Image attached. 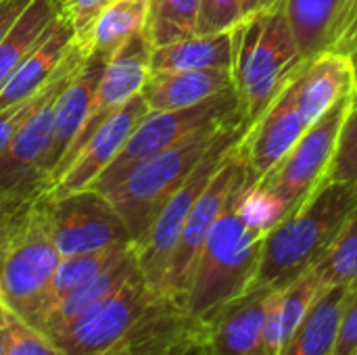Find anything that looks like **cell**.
I'll list each match as a JSON object with an SVG mask.
<instances>
[{
  "mask_svg": "<svg viewBox=\"0 0 357 355\" xmlns=\"http://www.w3.org/2000/svg\"><path fill=\"white\" fill-rule=\"evenodd\" d=\"M356 205V184L324 180L264 236L251 289L280 291L312 270Z\"/></svg>",
  "mask_w": 357,
  "mask_h": 355,
  "instance_id": "1",
  "label": "cell"
},
{
  "mask_svg": "<svg viewBox=\"0 0 357 355\" xmlns=\"http://www.w3.org/2000/svg\"><path fill=\"white\" fill-rule=\"evenodd\" d=\"M232 82L241 115L251 126L303 65L284 2L276 0L232 27Z\"/></svg>",
  "mask_w": 357,
  "mask_h": 355,
  "instance_id": "2",
  "label": "cell"
},
{
  "mask_svg": "<svg viewBox=\"0 0 357 355\" xmlns=\"http://www.w3.org/2000/svg\"><path fill=\"white\" fill-rule=\"evenodd\" d=\"M238 197L213 224L182 303L186 312L203 324L226 303L247 293L257 272L264 236L241 216Z\"/></svg>",
  "mask_w": 357,
  "mask_h": 355,
  "instance_id": "3",
  "label": "cell"
},
{
  "mask_svg": "<svg viewBox=\"0 0 357 355\" xmlns=\"http://www.w3.org/2000/svg\"><path fill=\"white\" fill-rule=\"evenodd\" d=\"M59 264L61 253L48 230V197L42 195L0 228V291L6 308L31 324Z\"/></svg>",
  "mask_w": 357,
  "mask_h": 355,
  "instance_id": "4",
  "label": "cell"
},
{
  "mask_svg": "<svg viewBox=\"0 0 357 355\" xmlns=\"http://www.w3.org/2000/svg\"><path fill=\"white\" fill-rule=\"evenodd\" d=\"M224 123L203 128L182 142L136 163L109 190L102 192L123 220L136 247L146 239L151 226L172 195L205 157Z\"/></svg>",
  "mask_w": 357,
  "mask_h": 355,
  "instance_id": "5",
  "label": "cell"
},
{
  "mask_svg": "<svg viewBox=\"0 0 357 355\" xmlns=\"http://www.w3.org/2000/svg\"><path fill=\"white\" fill-rule=\"evenodd\" d=\"M247 128L249 126L243 121V115H236L218 130L205 157L199 161V165L192 169V174L184 180V184L172 195V199L165 203V207L157 216L155 224L151 226L146 239L136 247L140 272L153 291L163 295L165 278H167L172 257L178 247L182 228H184L197 199L207 188V184L220 169L226 155L238 144V140L243 138Z\"/></svg>",
  "mask_w": 357,
  "mask_h": 355,
  "instance_id": "6",
  "label": "cell"
},
{
  "mask_svg": "<svg viewBox=\"0 0 357 355\" xmlns=\"http://www.w3.org/2000/svg\"><path fill=\"white\" fill-rule=\"evenodd\" d=\"M84 52L75 44L71 50L65 69L56 75V80L48 86L36 109L25 117V121L17 128L8 144L0 153V209L17 211L29 201L48 192V184L40 178L38 167L46 153L52 132V113L54 100L67 80L75 73V69L84 63Z\"/></svg>",
  "mask_w": 357,
  "mask_h": 355,
  "instance_id": "7",
  "label": "cell"
},
{
  "mask_svg": "<svg viewBox=\"0 0 357 355\" xmlns=\"http://www.w3.org/2000/svg\"><path fill=\"white\" fill-rule=\"evenodd\" d=\"M236 115H241V105L234 86L192 107L149 111L144 119L136 126V130L130 134L121 153L113 159V163L98 176V180L90 188L105 192L136 163L182 142L184 138L203 128L224 123Z\"/></svg>",
  "mask_w": 357,
  "mask_h": 355,
  "instance_id": "8",
  "label": "cell"
},
{
  "mask_svg": "<svg viewBox=\"0 0 357 355\" xmlns=\"http://www.w3.org/2000/svg\"><path fill=\"white\" fill-rule=\"evenodd\" d=\"M349 98L351 94L341 98L318 121H314L278 165L255 182V186L276 197L284 213L299 207L326 180Z\"/></svg>",
  "mask_w": 357,
  "mask_h": 355,
  "instance_id": "9",
  "label": "cell"
},
{
  "mask_svg": "<svg viewBox=\"0 0 357 355\" xmlns=\"http://www.w3.org/2000/svg\"><path fill=\"white\" fill-rule=\"evenodd\" d=\"M241 142V140H238ZM249 186V172L245 159L238 151V144L226 155L220 169L207 184V188L197 199L178 241V247L172 257V266L165 278L163 295L184 303V297L190 287V278L201 255V249L226 207Z\"/></svg>",
  "mask_w": 357,
  "mask_h": 355,
  "instance_id": "10",
  "label": "cell"
},
{
  "mask_svg": "<svg viewBox=\"0 0 357 355\" xmlns=\"http://www.w3.org/2000/svg\"><path fill=\"white\" fill-rule=\"evenodd\" d=\"M161 297L138 270L123 287L86 310L52 341L65 355H102L119 345Z\"/></svg>",
  "mask_w": 357,
  "mask_h": 355,
  "instance_id": "11",
  "label": "cell"
},
{
  "mask_svg": "<svg viewBox=\"0 0 357 355\" xmlns=\"http://www.w3.org/2000/svg\"><path fill=\"white\" fill-rule=\"evenodd\" d=\"M48 230L61 257L134 245L119 213L94 188L48 199Z\"/></svg>",
  "mask_w": 357,
  "mask_h": 355,
  "instance_id": "12",
  "label": "cell"
},
{
  "mask_svg": "<svg viewBox=\"0 0 357 355\" xmlns=\"http://www.w3.org/2000/svg\"><path fill=\"white\" fill-rule=\"evenodd\" d=\"M151 54H153V44L146 36V31L136 33L132 40H128L105 65V71L100 75L88 119L84 128L79 130L77 138L56 165L50 186L63 176V172L69 167L73 157L79 153V149L92 138V134L113 115L117 113L130 98L142 92L149 73H151ZM50 190V188H48Z\"/></svg>",
  "mask_w": 357,
  "mask_h": 355,
  "instance_id": "13",
  "label": "cell"
},
{
  "mask_svg": "<svg viewBox=\"0 0 357 355\" xmlns=\"http://www.w3.org/2000/svg\"><path fill=\"white\" fill-rule=\"evenodd\" d=\"M295 73L268 105V109L247 128L238 142V151L249 172V186L274 169L310 128L297 105Z\"/></svg>",
  "mask_w": 357,
  "mask_h": 355,
  "instance_id": "14",
  "label": "cell"
},
{
  "mask_svg": "<svg viewBox=\"0 0 357 355\" xmlns=\"http://www.w3.org/2000/svg\"><path fill=\"white\" fill-rule=\"evenodd\" d=\"M149 111L151 109L142 92L130 98L79 149V153L73 157L69 167L63 172V176L46 192L48 199H61L65 195L90 188L98 180V176L113 163V159L121 153L130 134L136 130V126L144 119Z\"/></svg>",
  "mask_w": 357,
  "mask_h": 355,
  "instance_id": "15",
  "label": "cell"
},
{
  "mask_svg": "<svg viewBox=\"0 0 357 355\" xmlns=\"http://www.w3.org/2000/svg\"><path fill=\"white\" fill-rule=\"evenodd\" d=\"M109 59L100 54H90L84 59V63L75 69V73L67 80L63 90L59 92L54 100V113H52V132L50 142L46 146V153L40 161L38 174L50 188V178L77 138L79 130L84 128L100 75L105 71Z\"/></svg>",
  "mask_w": 357,
  "mask_h": 355,
  "instance_id": "16",
  "label": "cell"
},
{
  "mask_svg": "<svg viewBox=\"0 0 357 355\" xmlns=\"http://www.w3.org/2000/svg\"><path fill=\"white\" fill-rule=\"evenodd\" d=\"M276 291L249 289L205 324L207 355H257L264 322Z\"/></svg>",
  "mask_w": 357,
  "mask_h": 355,
  "instance_id": "17",
  "label": "cell"
},
{
  "mask_svg": "<svg viewBox=\"0 0 357 355\" xmlns=\"http://www.w3.org/2000/svg\"><path fill=\"white\" fill-rule=\"evenodd\" d=\"M75 31L69 19L61 15L54 19L48 36L36 46V50L19 65L10 80L0 90V113L40 94L63 69L69 52L75 48Z\"/></svg>",
  "mask_w": 357,
  "mask_h": 355,
  "instance_id": "18",
  "label": "cell"
},
{
  "mask_svg": "<svg viewBox=\"0 0 357 355\" xmlns=\"http://www.w3.org/2000/svg\"><path fill=\"white\" fill-rule=\"evenodd\" d=\"M356 71L349 56L324 50L295 73V96L307 126L318 121L341 98L356 90Z\"/></svg>",
  "mask_w": 357,
  "mask_h": 355,
  "instance_id": "19",
  "label": "cell"
},
{
  "mask_svg": "<svg viewBox=\"0 0 357 355\" xmlns=\"http://www.w3.org/2000/svg\"><path fill=\"white\" fill-rule=\"evenodd\" d=\"M351 285L322 287L280 355H333Z\"/></svg>",
  "mask_w": 357,
  "mask_h": 355,
  "instance_id": "20",
  "label": "cell"
},
{
  "mask_svg": "<svg viewBox=\"0 0 357 355\" xmlns=\"http://www.w3.org/2000/svg\"><path fill=\"white\" fill-rule=\"evenodd\" d=\"M232 86L230 69L151 71L142 96L151 111H169L199 105Z\"/></svg>",
  "mask_w": 357,
  "mask_h": 355,
  "instance_id": "21",
  "label": "cell"
},
{
  "mask_svg": "<svg viewBox=\"0 0 357 355\" xmlns=\"http://www.w3.org/2000/svg\"><path fill=\"white\" fill-rule=\"evenodd\" d=\"M138 270H140L138 253L134 247L126 257H121L117 264L107 268L102 274H98L90 282L82 285L79 289H75L73 293H69L67 297L56 301L52 308L42 312L31 322V326H36L38 331H42L46 337L52 339L54 335L65 331L73 320H77L86 310H90L92 305H96L98 301H102L105 297L115 293L119 287H123Z\"/></svg>",
  "mask_w": 357,
  "mask_h": 355,
  "instance_id": "22",
  "label": "cell"
},
{
  "mask_svg": "<svg viewBox=\"0 0 357 355\" xmlns=\"http://www.w3.org/2000/svg\"><path fill=\"white\" fill-rule=\"evenodd\" d=\"M232 29L190 36L165 46L153 48L151 71H199L230 69L232 71Z\"/></svg>",
  "mask_w": 357,
  "mask_h": 355,
  "instance_id": "23",
  "label": "cell"
},
{
  "mask_svg": "<svg viewBox=\"0 0 357 355\" xmlns=\"http://www.w3.org/2000/svg\"><path fill=\"white\" fill-rule=\"evenodd\" d=\"M303 63L324 52L339 27L347 0H282Z\"/></svg>",
  "mask_w": 357,
  "mask_h": 355,
  "instance_id": "24",
  "label": "cell"
},
{
  "mask_svg": "<svg viewBox=\"0 0 357 355\" xmlns=\"http://www.w3.org/2000/svg\"><path fill=\"white\" fill-rule=\"evenodd\" d=\"M151 0H109L92 25V31L82 46L84 56L100 54L111 59L128 40L144 31Z\"/></svg>",
  "mask_w": 357,
  "mask_h": 355,
  "instance_id": "25",
  "label": "cell"
},
{
  "mask_svg": "<svg viewBox=\"0 0 357 355\" xmlns=\"http://www.w3.org/2000/svg\"><path fill=\"white\" fill-rule=\"evenodd\" d=\"M61 10V0H33L25 8L21 19L0 42V90L19 69V65L48 36Z\"/></svg>",
  "mask_w": 357,
  "mask_h": 355,
  "instance_id": "26",
  "label": "cell"
},
{
  "mask_svg": "<svg viewBox=\"0 0 357 355\" xmlns=\"http://www.w3.org/2000/svg\"><path fill=\"white\" fill-rule=\"evenodd\" d=\"M134 247L136 245H117V247H109V249H100V251L61 257V264H59V268L54 272V278H52L50 287H48L46 301H44V308L40 310V314L46 312L48 308H52L56 301H61L69 293H73L75 289H79L82 285H86L92 278H96L98 274H102L107 268H111L121 257H126Z\"/></svg>",
  "mask_w": 357,
  "mask_h": 355,
  "instance_id": "27",
  "label": "cell"
},
{
  "mask_svg": "<svg viewBox=\"0 0 357 355\" xmlns=\"http://www.w3.org/2000/svg\"><path fill=\"white\" fill-rule=\"evenodd\" d=\"M201 0H151L146 36L153 44L165 46L190 36H197Z\"/></svg>",
  "mask_w": 357,
  "mask_h": 355,
  "instance_id": "28",
  "label": "cell"
},
{
  "mask_svg": "<svg viewBox=\"0 0 357 355\" xmlns=\"http://www.w3.org/2000/svg\"><path fill=\"white\" fill-rule=\"evenodd\" d=\"M312 270L318 274L322 287L357 282V205Z\"/></svg>",
  "mask_w": 357,
  "mask_h": 355,
  "instance_id": "29",
  "label": "cell"
},
{
  "mask_svg": "<svg viewBox=\"0 0 357 355\" xmlns=\"http://www.w3.org/2000/svg\"><path fill=\"white\" fill-rule=\"evenodd\" d=\"M0 339L4 355H65L50 337L19 318L8 308L0 326Z\"/></svg>",
  "mask_w": 357,
  "mask_h": 355,
  "instance_id": "30",
  "label": "cell"
},
{
  "mask_svg": "<svg viewBox=\"0 0 357 355\" xmlns=\"http://www.w3.org/2000/svg\"><path fill=\"white\" fill-rule=\"evenodd\" d=\"M326 180L357 186V86L349 98V107L339 132L335 157L328 167Z\"/></svg>",
  "mask_w": 357,
  "mask_h": 355,
  "instance_id": "31",
  "label": "cell"
},
{
  "mask_svg": "<svg viewBox=\"0 0 357 355\" xmlns=\"http://www.w3.org/2000/svg\"><path fill=\"white\" fill-rule=\"evenodd\" d=\"M243 19V0H201L197 33L209 36L232 29Z\"/></svg>",
  "mask_w": 357,
  "mask_h": 355,
  "instance_id": "32",
  "label": "cell"
},
{
  "mask_svg": "<svg viewBox=\"0 0 357 355\" xmlns=\"http://www.w3.org/2000/svg\"><path fill=\"white\" fill-rule=\"evenodd\" d=\"M109 4V0H61L63 15L69 19L73 31H75V42L82 48L92 31L94 21L98 19L100 10Z\"/></svg>",
  "mask_w": 357,
  "mask_h": 355,
  "instance_id": "33",
  "label": "cell"
},
{
  "mask_svg": "<svg viewBox=\"0 0 357 355\" xmlns=\"http://www.w3.org/2000/svg\"><path fill=\"white\" fill-rule=\"evenodd\" d=\"M326 50L341 52L349 59L357 52V0H347L337 33Z\"/></svg>",
  "mask_w": 357,
  "mask_h": 355,
  "instance_id": "34",
  "label": "cell"
},
{
  "mask_svg": "<svg viewBox=\"0 0 357 355\" xmlns=\"http://www.w3.org/2000/svg\"><path fill=\"white\" fill-rule=\"evenodd\" d=\"M357 349V282L351 285L349 299L345 305L339 341L333 355H354Z\"/></svg>",
  "mask_w": 357,
  "mask_h": 355,
  "instance_id": "35",
  "label": "cell"
},
{
  "mask_svg": "<svg viewBox=\"0 0 357 355\" xmlns=\"http://www.w3.org/2000/svg\"><path fill=\"white\" fill-rule=\"evenodd\" d=\"M71 54V52H69ZM69 59V56H67ZM65 65H67V61H65ZM65 65H63V69H65ZM61 69V71H63ZM56 80V77H54ZM52 80V82H54ZM50 82V84H52ZM48 84V86H50ZM48 86L40 92V94H36L33 98H29V100H25V103H21V105H17V107H13V109H8V111H4V113H0V153H2V149L8 144V140L13 138V134L17 132V128L25 121V117L36 109V105L40 103V98L44 96V92L48 90Z\"/></svg>",
  "mask_w": 357,
  "mask_h": 355,
  "instance_id": "36",
  "label": "cell"
},
{
  "mask_svg": "<svg viewBox=\"0 0 357 355\" xmlns=\"http://www.w3.org/2000/svg\"><path fill=\"white\" fill-rule=\"evenodd\" d=\"M31 2L33 0H0V42L8 36Z\"/></svg>",
  "mask_w": 357,
  "mask_h": 355,
  "instance_id": "37",
  "label": "cell"
},
{
  "mask_svg": "<svg viewBox=\"0 0 357 355\" xmlns=\"http://www.w3.org/2000/svg\"><path fill=\"white\" fill-rule=\"evenodd\" d=\"M272 2H276V0H243V17L255 13V10H259L264 6H268Z\"/></svg>",
  "mask_w": 357,
  "mask_h": 355,
  "instance_id": "38",
  "label": "cell"
},
{
  "mask_svg": "<svg viewBox=\"0 0 357 355\" xmlns=\"http://www.w3.org/2000/svg\"><path fill=\"white\" fill-rule=\"evenodd\" d=\"M102 355H132L126 347H121V345H115L113 349H109V352H105Z\"/></svg>",
  "mask_w": 357,
  "mask_h": 355,
  "instance_id": "39",
  "label": "cell"
},
{
  "mask_svg": "<svg viewBox=\"0 0 357 355\" xmlns=\"http://www.w3.org/2000/svg\"><path fill=\"white\" fill-rule=\"evenodd\" d=\"M4 314H6V303H4V297H2V291H0V326L4 322Z\"/></svg>",
  "mask_w": 357,
  "mask_h": 355,
  "instance_id": "40",
  "label": "cell"
},
{
  "mask_svg": "<svg viewBox=\"0 0 357 355\" xmlns=\"http://www.w3.org/2000/svg\"><path fill=\"white\" fill-rule=\"evenodd\" d=\"M19 209H21V207H19ZM13 213H15V211H10V213H8V211H2V209H0V228L4 226V222H6Z\"/></svg>",
  "mask_w": 357,
  "mask_h": 355,
  "instance_id": "41",
  "label": "cell"
},
{
  "mask_svg": "<svg viewBox=\"0 0 357 355\" xmlns=\"http://www.w3.org/2000/svg\"><path fill=\"white\" fill-rule=\"evenodd\" d=\"M351 63H354V71H356V82H357V52L351 56Z\"/></svg>",
  "mask_w": 357,
  "mask_h": 355,
  "instance_id": "42",
  "label": "cell"
},
{
  "mask_svg": "<svg viewBox=\"0 0 357 355\" xmlns=\"http://www.w3.org/2000/svg\"><path fill=\"white\" fill-rule=\"evenodd\" d=\"M0 355H4V349H2V339H0Z\"/></svg>",
  "mask_w": 357,
  "mask_h": 355,
  "instance_id": "43",
  "label": "cell"
},
{
  "mask_svg": "<svg viewBox=\"0 0 357 355\" xmlns=\"http://www.w3.org/2000/svg\"><path fill=\"white\" fill-rule=\"evenodd\" d=\"M354 355H357V349H356V354H354Z\"/></svg>",
  "mask_w": 357,
  "mask_h": 355,
  "instance_id": "44",
  "label": "cell"
}]
</instances>
